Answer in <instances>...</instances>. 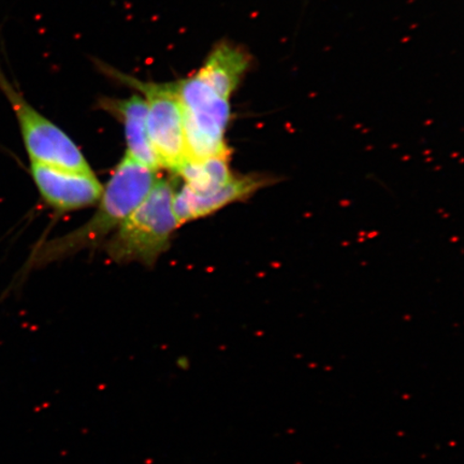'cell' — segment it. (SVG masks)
I'll return each instance as SVG.
<instances>
[{
  "label": "cell",
  "instance_id": "obj_9",
  "mask_svg": "<svg viewBox=\"0 0 464 464\" xmlns=\"http://www.w3.org/2000/svg\"><path fill=\"white\" fill-rule=\"evenodd\" d=\"M230 158L187 161L178 171L184 187L197 195H208L228 184L236 174L229 168Z\"/></svg>",
  "mask_w": 464,
  "mask_h": 464
},
{
  "label": "cell",
  "instance_id": "obj_5",
  "mask_svg": "<svg viewBox=\"0 0 464 464\" xmlns=\"http://www.w3.org/2000/svg\"><path fill=\"white\" fill-rule=\"evenodd\" d=\"M0 91L14 110L31 162L75 172H92L89 162L72 139L23 97L7 79L2 67Z\"/></svg>",
  "mask_w": 464,
  "mask_h": 464
},
{
  "label": "cell",
  "instance_id": "obj_4",
  "mask_svg": "<svg viewBox=\"0 0 464 464\" xmlns=\"http://www.w3.org/2000/svg\"><path fill=\"white\" fill-rule=\"evenodd\" d=\"M112 78L129 85L143 97L150 144L159 164L178 173L188 160L184 121L176 82H145L115 69L107 68Z\"/></svg>",
  "mask_w": 464,
  "mask_h": 464
},
{
  "label": "cell",
  "instance_id": "obj_2",
  "mask_svg": "<svg viewBox=\"0 0 464 464\" xmlns=\"http://www.w3.org/2000/svg\"><path fill=\"white\" fill-rule=\"evenodd\" d=\"M158 179V173L125 154L103 188L94 217L77 230L44 243L32 258L33 266L53 263L106 242L140 205Z\"/></svg>",
  "mask_w": 464,
  "mask_h": 464
},
{
  "label": "cell",
  "instance_id": "obj_3",
  "mask_svg": "<svg viewBox=\"0 0 464 464\" xmlns=\"http://www.w3.org/2000/svg\"><path fill=\"white\" fill-rule=\"evenodd\" d=\"M173 185L158 179L152 189L106 241L104 249L118 264L152 266L170 246L179 226L173 211Z\"/></svg>",
  "mask_w": 464,
  "mask_h": 464
},
{
  "label": "cell",
  "instance_id": "obj_7",
  "mask_svg": "<svg viewBox=\"0 0 464 464\" xmlns=\"http://www.w3.org/2000/svg\"><path fill=\"white\" fill-rule=\"evenodd\" d=\"M265 185V179L236 174L228 184L208 195H197L183 187L178 193H174L173 198V211L179 226L212 216L231 203L248 198Z\"/></svg>",
  "mask_w": 464,
  "mask_h": 464
},
{
  "label": "cell",
  "instance_id": "obj_6",
  "mask_svg": "<svg viewBox=\"0 0 464 464\" xmlns=\"http://www.w3.org/2000/svg\"><path fill=\"white\" fill-rule=\"evenodd\" d=\"M31 174L42 198L57 211H77L94 206L103 193L94 172H75L31 162Z\"/></svg>",
  "mask_w": 464,
  "mask_h": 464
},
{
  "label": "cell",
  "instance_id": "obj_1",
  "mask_svg": "<svg viewBox=\"0 0 464 464\" xmlns=\"http://www.w3.org/2000/svg\"><path fill=\"white\" fill-rule=\"evenodd\" d=\"M252 63L243 46L224 40L214 45L198 71L177 81L187 161L230 158L226 132L231 121V100Z\"/></svg>",
  "mask_w": 464,
  "mask_h": 464
},
{
  "label": "cell",
  "instance_id": "obj_8",
  "mask_svg": "<svg viewBox=\"0 0 464 464\" xmlns=\"http://www.w3.org/2000/svg\"><path fill=\"white\" fill-rule=\"evenodd\" d=\"M100 106L124 127L127 143L126 154L139 164L158 173L160 170L158 159L150 144L147 125V106L140 94L129 98L103 97Z\"/></svg>",
  "mask_w": 464,
  "mask_h": 464
}]
</instances>
